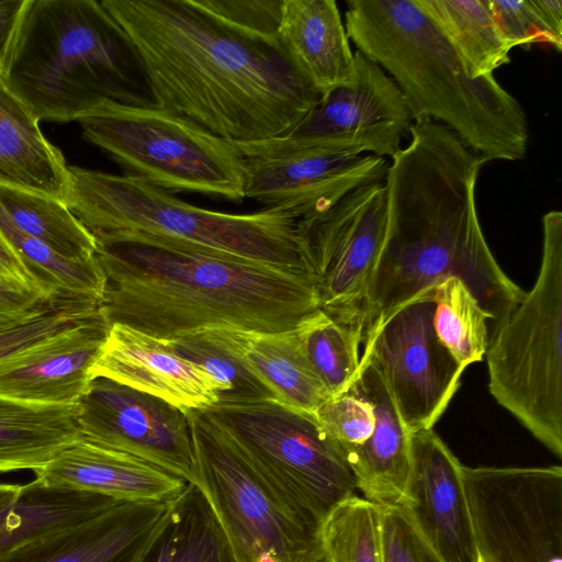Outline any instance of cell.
I'll return each instance as SVG.
<instances>
[{
    "instance_id": "cell-28",
    "label": "cell",
    "mask_w": 562,
    "mask_h": 562,
    "mask_svg": "<svg viewBox=\"0 0 562 562\" xmlns=\"http://www.w3.org/2000/svg\"><path fill=\"white\" fill-rule=\"evenodd\" d=\"M80 438L77 405L0 396V473L35 472Z\"/></svg>"
},
{
    "instance_id": "cell-41",
    "label": "cell",
    "mask_w": 562,
    "mask_h": 562,
    "mask_svg": "<svg viewBox=\"0 0 562 562\" xmlns=\"http://www.w3.org/2000/svg\"><path fill=\"white\" fill-rule=\"evenodd\" d=\"M64 300L53 301L36 292L0 282V333L38 317Z\"/></svg>"
},
{
    "instance_id": "cell-2",
    "label": "cell",
    "mask_w": 562,
    "mask_h": 562,
    "mask_svg": "<svg viewBox=\"0 0 562 562\" xmlns=\"http://www.w3.org/2000/svg\"><path fill=\"white\" fill-rule=\"evenodd\" d=\"M145 67L158 106L232 143L281 137L322 98L277 38L239 29L198 0H103Z\"/></svg>"
},
{
    "instance_id": "cell-21",
    "label": "cell",
    "mask_w": 562,
    "mask_h": 562,
    "mask_svg": "<svg viewBox=\"0 0 562 562\" xmlns=\"http://www.w3.org/2000/svg\"><path fill=\"white\" fill-rule=\"evenodd\" d=\"M353 386L372 404L375 424L368 440L344 454L364 498L401 506L411 469V434L375 368L360 363Z\"/></svg>"
},
{
    "instance_id": "cell-16",
    "label": "cell",
    "mask_w": 562,
    "mask_h": 562,
    "mask_svg": "<svg viewBox=\"0 0 562 562\" xmlns=\"http://www.w3.org/2000/svg\"><path fill=\"white\" fill-rule=\"evenodd\" d=\"M80 437L196 483L188 413L114 380L94 378L77 404Z\"/></svg>"
},
{
    "instance_id": "cell-26",
    "label": "cell",
    "mask_w": 562,
    "mask_h": 562,
    "mask_svg": "<svg viewBox=\"0 0 562 562\" xmlns=\"http://www.w3.org/2000/svg\"><path fill=\"white\" fill-rule=\"evenodd\" d=\"M124 562H234L225 536L202 492L194 484L134 546Z\"/></svg>"
},
{
    "instance_id": "cell-7",
    "label": "cell",
    "mask_w": 562,
    "mask_h": 562,
    "mask_svg": "<svg viewBox=\"0 0 562 562\" xmlns=\"http://www.w3.org/2000/svg\"><path fill=\"white\" fill-rule=\"evenodd\" d=\"M488 390L530 434L562 458V213L542 216L532 289L490 337Z\"/></svg>"
},
{
    "instance_id": "cell-13",
    "label": "cell",
    "mask_w": 562,
    "mask_h": 562,
    "mask_svg": "<svg viewBox=\"0 0 562 562\" xmlns=\"http://www.w3.org/2000/svg\"><path fill=\"white\" fill-rule=\"evenodd\" d=\"M432 293L400 307L361 347L360 363L375 368L411 435L432 429L465 370L435 331Z\"/></svg>"
},
{
    "instance_id": "cell-37",
    "label": "cell",
    "mask_w": 562,
    "mask_h": 562,
    "mask_svg": "<svg viewBox=\"0 0 562 562\" xmlns=\"http://www.w3.org/2000/svg\"><path fill=\"white\" fill-rule=\"evenodd\" d=\"M100 306L81 300H64L38 317L0 333V359L69 325L97 315Z\"/></svg>"
},
{
    "instance_id": "cell-25",
    "label": "cell",
    "mask_w": 562,
    "mask_h": 562,
    "mask_svg": "<svg viewBox=\"0 0 562 562\" xmlns=\"http://www.w3.org/2000/svg\"><path fill=\"white\" fill-rule=\"evenodd\" d=\"M38 122L0 77V184L64 201L68 166Z\"/></svg>"
},
{
    "instance_id": "cell-38",
    "label": "cell",
    "mask_w": 562,
    "mask_h": 562,
    "mask_svg": "<svg viewBox=\"0 0 562 562\" xmlns=\"http://www.w3.org/2000/svg\"><path fill=\"white\" fill-rule=\"evenodd\" d=\"M382 562H442L401 506H381Z\"/></svg>"
},
{
    "instance_id": "cell-43",
    "label": "cell",
    "mask_w": 562,
    "mask_h": 562,
    "mask_svg": "<svg viewBox=\"0 0 562 562\" xmlns=\"http://www.w3.org/2000/svg\"><path fill=\"white\" fill-rule=\"evenodd\" d=\"M531 4L541 33V43H546L561 52L562 1L531 0Z\"/></svg>"
},
{
    "instance_id": "cell-34",
    "label": "cell",
    "mask_w": 562,
    "mask_h": 562,
    "mask_svg": "<svg viewBox=\"0 0 562 562\" xmlns=\"http://www.w3.org/2000/svg\"><path fill=\"white\" fill-rule=\"evenodd\" d=\"M317 539L326 562H382L381 506L353 495L322 521Z\"/></svg>"
},
{
    "instance_id": "cell-18",
    "label": "cell",
    "mask_w": 562,
    "mask_h": 562,
    "mask_svg": "<svg viewBox=\"0 0 562 562\" xmlns=\"http://www.w3.org/2000/svg\"><path fill=\"white\" fill-rule=\"evenodd\" d=\"M109 328L99 312L0 359V396L77 405L92 381Z\"/></svg>"
},
{
    "instance_id": "cell-42",
    "label": "cell",
    "mask_w": 562,
    "mask_h": 562,
    "mask_svg": "<svg viewBox=\"0 0 562 562\" xmlns=\"http://www.w3.org/2000/svg\"><path fill=\"white\" fill-rule=\"evenodd\" d=\"M0 282L26 289L56 301L38 279L25 267L15 251L0 234Z\"/></svg>"
},
{
    "instance_id": "cell-32",
    "label": "cell",
    "mask_w": 562,
    "mask_h": 562,
    "mask_svg": "<svg viewBox=\"0 0 562 562\" xmlns=\"http://www.w3.org/2000/svg\"><path fill=\"white\" fill-rule=\"evenodd\" d=\"M308 367L330 397L346 392L360 370L362 337L317 310L293 329Z\"/></svg>"
},
{
    "instance_id": "cell-24",
    "label": "cell",
    "mask_w": 562,
    "mask_h": 562,
    "mask_svg": "<svg viewBox=\"0 0 562 562\" xmlns=\"http://www.w3.org/2000/svg\"><path fill=\"white\" fill-rule=\"evenodd\" d=\"M238 360L279 403L316 415L330 396L303 357L293 329L259 333L213 329L200 333Z\"/></svg>"
},
{
    "instance_id": "cell-14",
    "label": "cell",
    "mask_w": 562,
    "mask_h": 562,
    "mask_svg": "<svg viewBox=\"0 0 562 562\" xmlns=\"http://www.w3.org/2000/svg\"><path fill=\"white\" fill-rule=\"evenodd\" d=\"M413 122L397 85L356 50L349 80L323 95L288 134L269 140L279 146L324 147L391 159Z\"/></svg>"
},
{
    "instance_id": "cell-46",
    "label": "cell",
    "mask_w": 562,
    "mask_h": 562,
    "mask_svg": "<svg viewBox=\"0 0 562 562\" xmlns=\"http://www.w3.org/2000/svg\"><path fill=\"white\" fill-rule=\"evenodd\" d=\"M312 562H326L322 554L321 548H319V552L317 553V555L314 558V560Z\"/></svg>"
},
{
    "instance_id": "cell-6",
    "label": "cell",
    "mask_w": 562,
    "mask_h": 562,
    "mask_svg": "<svg viewBox=\"0 0 562 562\" xmlns=\"http://www.w3.org/2000/svg\"><path fill=\"white\" fill-rule=\"evenodd\" d=\"M64 202L94 237L138 234L313 277L299 218L279 209L246 214L206 210L137 177L79 167H68Z\"/></svg>"
},
{
    "instance_id": "cell-35",
    "label": "cell",
    "mask_w": 562,
    "mask_h": 562,
    "mask_svg": "<svg viewBox=\"0 0 562 562\" xmlns=\"http://www.w3.org/2000/svg\"><path fill=\"white\" fill-rule=\"evenodd\" d=\"M183 358L204 369L217 383L220 401L272 398L270 392L233 356L202 334L169 341Z\"/></svg>"
},
{
    "instance_id": "cell-11",
    "label": "cell",
    "mask_w": 562,
    "mask_h": 562,
    "mask_svg": "<svg viewBox=\"0 0 562 562\" xmlns=\"http://www.w3.org/2000/svg\"><path fill=\"white\" fill-rule=\"evenodd\" d=\"M481 562H562V469L462 467Z\"/></svg>"
},
{
    "instance_id": "cell-9",
    "label": "cell",
    "mask_w": 562,
    "mask_h": 562,
    "mask_svg": "<svg viewBox=\"0 0 562 562\" xmlns=\"http://www.w3.org/2000/svg\"><path fill=\"white\" fill-rule=\"evenodd\" d=\"M195 486L234 562H312L318 528L232 441L204 409L188 411Z\"/></svg>"
},
{
    "instance_id": "cell-36",
    "label": "cell",
    "mask_w": 562,
    "mask_h": 562,
    "mask_svg": "<svg viewBox=\"0 0 562 562\" xmlns=\"http://www.w3.org/2000/svg\"><path fill=\"white\" fill-rule=\"evenodd\" d=\"M315 417L342 457L363 445L375 424L372 404L351 385L346 392L325 401Z\"/></svg>"
},
{
    "instance_id": "cell-20",
    "label": "cell",
    "mask_w": 562,
    "mask_h": 562,
    "mask_svg": "<svg viewBox=\"0 0 562 562\" xmlns=\"http://www.w3.org/2000/svg\"><path fill=\"white\" fill-rule=\"evenodd\" d=\"M34 473L35 479L49 486L127 502H167L188 485L179 476L140 458L82 438Z\"/></svg>"
},
{
    "instance_id": "cell-10",
    "label": "cell",
    "mask_w": 562,
    "mask_h": 562,
    "mask_svg": "<svg viewBox=\"0 0 562 562\" xmlns=\"http://www.w3.org/2000/svg\"><path fill=\"white\" fill-rule=\"evenodd\" d=\"M204 411L317 528L356 495L348 463L315 416L272 398L218 401Z\"/></svg>"
},
{
    "instance_id": "cell-40",
    "label": "cell",
    "mask_w": 562,
    "mask_h": 562,
    "mask_svg": "<svg viewBox=\"0 0 562 562\" xmlns=\"http://www.w3.org/2000/svg\"><path fill=\"white\" fill-rule=\"evenodd\" d=\"M498 29L513 49L541 42L531 0H488Z\"/></svg>"
},
{
    "instance_id": "cell-30",
    "label": "cell",
    "mask_w": 562,
    "mask_h": 562,
    "mask_svg": "<svg viewBox=\"0 0 562 562\" xmlns=\"http://www.w3.org/2000/svg\"><path fill=\"white\" fill-rule=\"evenodd\" d=\"M0 213L19 231L63 256H95L94 236L59 199L0 184Z\"/></svg>"
},
{
    "instance_id": "cell-33",
    "label": "cell",
    "mask_w": 562,
    "mask_h": 562,
    "mask_svg": "<svg viewBox=\"0 0 562 562\" xmlns=\"http://www.w3.org/2000/svg\"><path fill=\"white\" fill-rule=\"evenodd\" d=\"M434 327L441 344L464 368L481 361L488 346V317L457 277L434 288Z\"/></svg>"
},
{
    "instance_id": "cell-4",
    "label": "cell",
    "mask_w": 562,
    "mask_h": 562,
    "mask_svg": "<svg viewBox=\"0 0 562 562\" xmlns=\"http://www.w3.org/2000/svg\"><path fill=\"white\" fill-rule=\"evenodd\" d=\"M345 27L397 85L414 121L445 125L486 162L525 157L529 132L519 102L494 76H468L417 0H348Z\"/></svg>"
},
{
    "instance_id": "cell-29",
    "label": "cell",
    "mask_w": 562,
    "mask_h": 562,
    "mask_svg": "<svg viewBox=\"0 0 562 562\" xmlns=\"http://www.w3.org/2000/svg\"><path fill=\"white\" fill-rule=\"evenodd\" d=\"M468 76L479 79L510 63L488 0H417Z\"/></svg>"
},
{
    "instance_id": "cell-22",
    "label": "cell",
    "mask_w": 562,
    "mask_h": 562,
    "mask_svg": "<svg viewBox=\"0 0 562 562\" xmlns=\"http://www.w3.org/2000/svg\"><path fill=\"white\" fill-rule=\"evenodd\" d=\"M175 498L161 503L117 501L86 522L16 548L0 562H124Z\"/></svg>"
},
{
    "instance_id": "cell-45",
    "label": "cell",
    "mask_w": 562,
    "mask_h": 562,
    "mask_svg": "<svg viewBox=\"0 0 562 562\" xmlns=\"http://www.w3.org/2000/svg\"><path fill=\"white\" fill-rule=\"evenodd\" d=\"M21 484L0 483V508L11 502L19 493Z\"/></svg>"
},
{
    "instance_id": "cell-31",
    "label": "cell",
    "mask_w": 562,
    "mask_h": 562,
    "mask_svg": "<svg viewBox=\"0 0 562 562\" xmlns=\"http://www.w3.org/2000/svg\"><path fill=\"white\" fill-rule=\"evenodd\" d=\"M0 234L55 299L101 304L105 276L97 257L72 259L22 233L0 213Z\"/></svg>"
},
{
    "instance_id": "cell-19",
    "label": "cell",
    "mask_w": 562,
    "mask_h": 562,
    "mask_svg": "<svg viewBox=\"0 0 562 562\" xmlns=\"http://www.w3.org/2000/svg\"><path fill=\"white\" fill-rule=\"evenodd\" d=\"M91 375L92 380L97 376L114 380L186 412L206 409L221 395L215 380L181 357L169 341L119 323L110 325Z\"/></svg>"
},
{
    "instance_id": "cell-44",
    "label": "cell",
    "mask_w": 562,
    "mask_h": 562,
    "mask_svg": "<svg viewBox=\"0 0 562 562\" xmlns=\"http://www.w3.org/2000/svg\"><path fill=\"white\" fill-rule=\"evenodd\" d=\"M27 0H0V77L16 35Z\"/></svg>"
},
{
    "instance_id": "cell-27",
    "label": "cell",
    "mask_w": 562,
    "mask_h": 562,
    "mask_svg": "<svg viewBox=\"0 0 562 562\" xmlns=\"http://www.w3.org/2000/svg\"><path fill=\"white\" fill-rule=\"evenodd\" d=\"M117 501L49 486L37 479L21 484L16 496L0 508V558L29 542L86 522Z\"/></svg>"
},
{
    "instance_id": "cell-23",
    "label": "cell",
    "mask_w": 562,
    "mask_h": 562,
    "mask_svg": "<svg viewBox=\"0 0 562 562\" xmlns=\"http://www.w3.org/2000/svg\"><path fill=\"white\" fill-rule=\"evenodd\" d=\"M277 40L294 69L321 97L353 72L355 53L334 0H283Z\"/></svg>"
},
{
    "instance_id": "cell-8",
    "label": "cell",
    "mask_w": 562,
    "mask_h": 562,
    "mask_svg": "<svg viewBox=\"0 0 562 562\" xmlns=\"http://www.w3.org/2000/svg\"><path fill=\"white\" fill-rule=\"evenodd\" d=\"M77 122L125 175L170 193L245 199L244 158L233 143L171 110L105 102Z\"/></svg>"
},
{
    "instance_id": "cell-17",
    "label": "cell",
    "mask_w": 562,
    "mask_h": 562,
    "mask_svg": "<svg viewBox=\"0 0 562 562\" xmlns=\"http://www.w3.org/2000/svg\"><path fill=\"white\" fill-rule=\"evenodd\" d=\"M462 467L432 429L411 435V469L401 507L442 562H481Z\"/></svg>"
},
{
    "instance_id": "cell-39",
    "label": "cell",
    "mask_w": 562,
    "mask_h": 562,
    "mask_svg": "<svg viewBox=\"0 0 562 562\" xmlns=\"http://www.w3.org/2000/svg\"><path fill=\"white\" fill-rule=\"evenodd\" d=\"M226 22L267 37L277 38L283 0H198Z\"/></svg>"
},
{
    "instance_id": "cell-1",
    "label": "cell",
    "mask_w": 562,
    "mask_h": 562,
    "mask_svg": "<svg viewBox=\"0 0 562 562\" xmlns=\"http://www.w3.org/2000/svg\"><path fill=\"white\" fill-rule=\"evenodd\" d=\"M384 179L387 226L363 317L362 344L441 280L463 281L488 317V340L525 295L495 260L476 209L486 161L453 132L416 120Z\"/></svg>"
},
{
    "instance_id": "cell-3",
    "label": "cell",
    "mask_w": 562,
    "mask_h": 562,
    "mask_svg": "<svg viewBox=\"0 0 562 562\" xmlns=\"http://www.w3.org/2000/svg\"><path fill=\"white\" fill-rule=\"evenodd\" d=\"M100 313L165 341L213 329L283 333L319 310L312 276L138 234L94 237Z\"/></svg>"
},
{
    "instance_id": "cell-15",
    "label": "cell",
    "mask_w": 562,
    "mask_h": 562,
    "mask_svg": "<svg viewBox=\"0 0 562 562\" xmlns=\"http://www.w3.org/2000/svg\"><path fill=\"white\" fill-rule=\"evenodd\" d=\"M244 158L245 198L296 218L331 206L350 191L385 179L389 160L324 147L233 143Z\"/></svg>"
},
{
    "instance_id": "cell-5",
    "label": "cell",
    "mask_w": 562,
    "mask_h": 562,
    "mask_svg": "<svg viewBox=\"0 0 562 562\" xmlns=\"http://www.w3.org/2000/svg\"><path fill=\"white\" fill-rule=\"evenodd\" d=\"M1 78L38 121L157 105L136 47L95 0H27Z\"/></svg>"
},
{
    "instance_id": "cell-12",
    "label": "cell",
    "mask_w": 562,
    "mask_h": 562,
    "mask_svg": "<svg viewBox=\"0 0 562 562\" xmlns=\"http://www.w3.org/2000/svg\"><path fill=\"white\" fill-rule=\"evenodd\" d=\"M386 226L384 180L361 186L297 223L319 310L361 337L369 286Z\"/></svg>"
}]
</instances>
